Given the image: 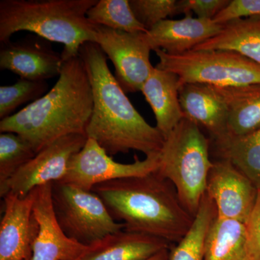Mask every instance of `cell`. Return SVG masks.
Here are the masks:
<instances>
[{"mask_svg": "<svg viewBox=\"0 0 260 260\" xmlns=\"http://www.w3.org/2000/svg\"><path fill=\"white\" fill-rule=\"evenodd\" d=\"M79 55L86 68L93 93V107L86 135L110 156L136 150L159 153L164 138L156 126L149 124L126 95L97 44L86 42Z\"/></svg>", "mask_w": 260, "mask_h": 260, "instance_id": "1", "label": "cell"}, {"mask_svg": "<svg viewBox=\"0 0 260 260\" xmlns=\"http://www.w3.org/2000/svg\"><path fill=\"white\" fill-rule=\"evenodd\" d=\"M0 222V260H28L37 228L34 190L25 198L8 193L3 198Z\"/></svg>", "mask_w": 260, "mask_h": 260, "instance_id": "14", "label": "cell"}, {"mask_svg": "<svg viewBox=\"0 0 260 260\" xmlns=\"http://www.w3.org/2000/svg\"><path fill=\"white\" fill-rule=\"evenodd\" d=\"M145 32L130 34L97 25L94 43L115 68V78L125 93L141 91L155 67L150 60L151 49Z\"/></svg>", "mask_w": 260, "mask_h": 260, "instance_id": "10", "label": "cell"}, {"mask_svg": "<svg viewBox=\"0 0 260 260\" xmlns=\"http://www.w3.org/2000/svg\"><path fill=\"white\" fill-rule=\"evenodd\" d=\"M170 249L160 251L158 254H155V256H152L151 258L147 260H169V250H170Z\"/></svg>", "mask_w": 260, "mask_h": 260, "instance_id": "31", "label": "cell"}, {"mask_svg": "<svg viewBox=\"0 0 260 260\" xmlns=\"http://www.w3.org/2000/svg\"><path fill=\"white\" fill-rule=\"evenodd\" d=\"M248 251L251 260H260V189L252 211L245 223Z\"/></svg>", "mask_w": 260, "mask_h": 260, "instance_id": "30", "label": "cell"}, {"mask_svg": "<svg viewBox=\"0 0 260 260\" xmlns=\"http://www.w3.org/2000/svg\"><path fill=\"white\" fill-rule=\"evenodd\" d=\"M93 107L91 84L78 54L64 60L59 78L49 92L1 120L0 132L18 135L37 153L67 135H86Z\"/></svg>", "mask_w": 260, "mask_h": 260, "instance_id": "2", "label": "cell"}, {"mask_svg": "<svg viewBox=\"0 0 260 260\" xmlns=\"http://www.w3.org/2000/svg\"><path fill=\"white\" fill-rule=\"evenodd\" d=\"M172 246L158 238L124 229L87 246L74 260H147Z\"/></svg>", "mask_w": 260, "mask_h": 260, "instance_id": "17", "label": "cell"}, {"mask_svg": "<svg viewBox=\"0 0 260 260\" xmlns=\"http://www.w3.org/2000/svg\"><path fill=\"white\" fill-rule=\"evenodd\" d=\"M179 100L184 117L208 130L213 142L227 136L226 104L216 87L183 84L179 88Z\"/></svg>", "mask_w": 260, "mask_h": 260, "instance_id": "16", "label": "cell"}, {"mask_svg": "<svg viewBox=\"0 0 260 260\" xmlns=\"http://www.w3.org/2000/svg\"><path fill=\"white\" fill-rule=\"evenodd\" d=\"M87 140L85 135L73 134L48 145L0 188V196L4 198L12 193L25 198L39 186L61 181L66 176L70 160L83 148Z\"/></svg>", "mask_w": 260, "mask_h": 260, "instance_id": "9", "label": "cell"}, {"mask_svg": "<svg viewBox=\"0 0 260 260\" xmlns=\"http://www.w3.org/2000/svg\"><path fill=\"white\" fill-rule=\"evenodd\" d=\"M230 3V0H180L179 11L184 15L194 13L197 18L213 20Z\"/></svg>", "mask_w": 260, "mask_h": 260, "instance_id": "29", "label": "cell"}, {"mask_svg": "<svg viewBox=\"0 0 260 260\" xmlns=\"http://www.w3.org/2000/svg\"><path fill=\"white\" fill-rule=\"evenodd\" d=\"M256 16H260V0H230L213 20L223 25L238 19Z\"/></svg>", "mask_w": 260, "mask_h": 260, "instance_id": "28", "label": "cell"}, {"mask_svg": "<svg viewBox=\"0 0 260 260\" xmlns=\"http://www.w3.org/2000/svg\"><path fill=\"white\" fill-rule=\"evenodd\" d=\"M92 191L124 230L158 238L172 245L180 242L194 221L172 183L156 172L103 183Z\"/></svg>", "mask_w": 260, "mask_h": 260, "instance_id": "3", "label": "cell"}, {"mask_svg": "<svg viewBox=\"0 0 260 260\" xmlns=\"http://www.w3.org/2000/svg\"><path fill=\"white\" fill-rule=\"evenodd\" d=\"M48 84L46 81L19 80L11 85L0 87V119L13 115L20 106L28 102H34L46 94Z\"/></svg>", "mask_w": 260, "mask_h": 260, "instance_id": "26", "label": "cell"}, {"mask_svg": "<svg viewBox=\"0 0 260 260\" xmlns=\"http://www.w3.org/2000/svg\"><path fill=\"white\" fill-rule=\"evenodd\" d=\"M87 17L95 25L113 30L130 34L148 31L135 18L129 0H98Z\"/></svg>", "mask_w": 260, "mask_h": 260, "instance_id": "24", "label": "cell"}, {"mask_svg": "<svg viewBox=\"0 0 260 260\" xmlns=\"http://www.w3.org/2000/svg\"><path fill=\"white\" fill-rule=\"evenodd\" d=\"M205 260H251L245 224L216 216L207 237Z\"/></svg>", "mask_w": 260, "mask_h": 260, "instance_id": "21", "label": "cell"}, {"mask_svg": "<svg viewBox=\"0 0 260 260\" xmlns=\"http://www.w3.org/2000/svg\"><path fill=\"white\" fill-rule=\"evenodd\" d=\"M223 25L213 20L193 18L191 13L179 20H162L144 34L151 50L160 49L171 55L194 50L200 44L218 35Z\"/></svg>", "mask_w": 260, "mask_h": 260, "instance_id": "15", "label": "cell"}, {"mask_svg": "<svg viewBox=\"0 0 260 260\" xmlns=\"http://www.w3.org/2000/svg\"><path fill=\"white\" fill-rule=\"evenodd\" d=\"M98 0H1L0 42L13 34L31 32L48 42L64 45L63 59L79 54L86 42H94L97 25L87 13Z\"/></svg>", "mask_w": 260, "mask_h": 260, "instance_id": "4", "label": "cell"}, {"mask_svg": "<svg viewBox=\"0 0 260 260\" xmlns=\"http://www.w3.org/2000/svg\"><path fill=\"white\" fill-rule=\"evenodd\" d=\"M210 141L198 124L184 117L164 140L156 172L172 183L181 204L195 216L206 192L213 161Z\"/></svg>", "mask_w": 260, "mask_h": 260, "instance_id": "5", "label": "cell"}, {"mask_svg": "<svg viewBox=\"0 0 260 260\" xmlns=\"http://www.w3.org/2000/svg\"><path fill=\"white\" fill-rule=\"evenodd\" d=\"M194 50L235 51L260 65V16L223 24L218 35L200 44Z\"/></svg>", "mask_w": 260, "mask_h": 260, "instance_id": "20", "label": "cell"}, {"mask_svg": "<svg viewBox=\"0 0 260 260\" xmlns=\"http://www.w3.org/2000/svg\"><path fill=\"white\" fill-rule=\"evenodd\" d=\"M51 184L34 189L37 228L28 260H74L87 247L67 237L58 225L51 203Z\"/></svg>", "mask_w": 260, "mask_h": 260, "instance_id": "12", "label": "cell"}, {"mask_svg": "<svg viewBox=\"0 0 260 260\" xmlns=\"http://www.w3.org/2000/svg\"><path fill=\"white\" fill-rule=\"evenodd\" d=\"M35 150L26 140L13 133L0 134V188L34 156Z\"/></svg>", "mask_w": 260, "mask_h": 260, "instance_id": "25", "label": "cell"}, {"mask_svg": "<svg viewBox=\"0 0 260 260\" xmlns=\"http://www.w3.org/2000/svg\"><path fill=\"white\" fill-rule=\"evenodd\" d=\"M49 42L37 36L2 44L0 69L34 81L59 76L64 59L61 53L54 51Z\"/></svg>", "mask_w": 260, "mask_h": 260, "instance_id": "13", "label": "cell"}, {"mask_svg": "<svg viewBox=\"0 0 260 260\" xmlns=\"http://www.w3.org/2000/svg\"><path fill=\"white\" fill-rule=\"evenodd\" d=\"M215 87L226 104L229 136H244L260 129V84Z\"/></svg>", "mask_w": 260, "mask_h": 260, "instance_id": "19", "label": "cell"}, {"mask_svg": "<svg viewBox=\"0 0 260 260\" xmlns=\"http://www.w3.org/2000/svg\"><path fill=\"white\" fill-rule=\"evenodd\" d=\"M156 68L177 75L179 85L204 83L218 87L260 84V65L235 51L192 50L171 55L155 49Z\"/></svg>", "mask_w": 260, "mask_h": 260, "instance_id": "6", "label": "cell"}, {"mask_svg": "<svg viewBox=\"0 0 260 260\" xmlns=\"http://www.w3.org/2000/svg\"><path fill=\"white\" fill-rule=\"evenodd\" d=\"M179 88L177 75L155 67L141 89L155 115L156 128L164 140L184 118Z\"/></svg>", "mask_w": 260, "mask_h": 260, "instance_id": "18", "label": "cell"}, {"mask_svg": "<svg viewBox=\"0 0 260 260\" xmlns=\"http://www.w3.org/2000/svg\"><path fill=\"white\" fill-rule=\"evenodd\" d=\"M159 158L160 152L147 155L144 160L135 155L134 162L121 164L115 161L95 140L88 138L83 148L70 160L66 176L59 182L92 191L94 186L103 183L155 172Z\"/></svg>", "mask_w": 260, "mask_h": 260, "instance_id": "8", "label": "cell"}, {"mask_svg": "<svg viewBox=\"0 0 260 260\" xmlns=\"http://www.w3.org/2000/svg\"><path fill=\"white\" fill-rule=\"evenodd\" d=\"M216 216L215 205L205 193L190 229L171 247L169 260H205L207 237Z\"/></svg>", "mask_w": 260, "mask_h": 260, "instance_id": "23", "label": "cell"}, {"mask_svg": "<svg viewBox=\"0 0 260 260\" xmlns=\"http://www.w3.org/2000/svg\"><path fill=\"white\" fill-rule=\"evenodd\" d=\"M51 203L56 222L68 238L88 246L111 234L124 230L109 213L99 195L93 191L54 182Z\"/></svg>", "mask_w": 260, "mask_h": 260, "instance_id": "7", "label": "cell"}, {"mask_svg": "<svg viewBox=\"0 0 260 260\" xmlns=\"http://www.w3.org/2000/svg\"><path fill=\"white\" fill-rule=\"evenodd\" d=\"M205 193L215 205L218 218L245 224L255 204L258 189L232 162L219 159L213 161Z\"/></svg>", "mask_w": 260, "mask_h": 260, "instance_id": "11", "label": "cell"}, {"mask_svg": "<svg viewBox=\"0 0 260 260\" xmlns=\"http://www.w3.org/2000/svg\"><path fill=\"white\" fill-rule=\"evenodd\" d=\"M129 5L135 18L147 30L168 17L180 14L177 0H129Z\"/></svg>", "mask_w": 260, "mask_h": 260, "instance_id": "27", "label": "cell"}, {"mask_svg": "<svg viewBox=\"0 0 260 260\" xmlns=\"http://www.w3.org/2000/svg\"><path fill=\"white\" fill-rule=\"evenodd\" d=\"M220 159L229 160L260 189V129L213 142Z\"/></svg>", "mask_w": 260, "mask_h": 260, "instance_id": "22", "label": "cell"}]
</instances>
